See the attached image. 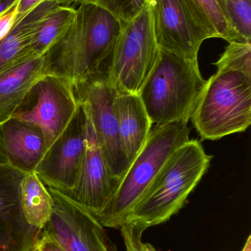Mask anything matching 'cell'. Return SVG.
Listing matches in <instances>:
<instances>
[{
  "mask_svg": "<svg viewBox=\"0 0 251 251\" xmlns=\"http://www.w3.org/2000/svg\"><path fill=\"white\" fill-rule=\"evenodd\" d=\"M187 121L152 126L141 150L124 176L112 200L96 217L105 228L119 229L153 178L174 151L190 140Z\"/></svg>",
  "mask_w": 251,
  "mask_h": 251,
  "instance_id": "obj_5",
  "label": "cell"
},
{
  "mask_svg": "<svg viewBox=\"0 0 251 251\" xmlns=\"http://www.w3.org/2000/svg\"><path fill=\"white\" fill-rule=\"evenodd\" d=\"M76 7L52 2L40 4L39 14L31 41L33 57L45 55L60 40L73 20Z\"/></svg>",
  "mask_w": 251,
  "mask_h": 251,
  "instance_id": "obj_17",
  "label": "cell"
},
{
  "mask_svg": "<svg viewBox=\"0 0 251 251\" xmlns=\"http://www.w3.org/2000/svg\"><path fill=\"white\" fill-rule=\"evenodd\" d=\"M227 13L236 32L251 41V0H225Z\"/></svg>",
  "mask_w": 251,
  "mask_h": 251,
  "instance_id": "obj_21",
  "label": "cell"
},
{
  "mask_svg": "<svg viewBox=\"0 0 251 251\" xmlns=\"http://www.w3.org/2000/svg\"><path fill=\"white\" fill-rule=\"evenodd\" d=\"M120 29V22L97 4H79L63 36L44 55L49 74L75 91L90 81L109 79Z\"/></svg>",
  "mask_w": 251,
  "mask_h": 251,
  "instance_id": "obj_1",
  "label": "cell"
},
{
  "mask_svg": "<svg viewBox=\"0 0 251 251\" xmlns=\"http://www.w3.org/2000/svg\"><path fill=\"white\" fill-rule=\"evenodd\" d=\"M28 173L0 164V251H30L41 231L27 223L20 201V185Z\"/></svg>",
  "mask_w": 251,
  "mask_h": 251,
  "instance_id": "obj_13",
  "label": "cell"
},
{
  "mask_svg": "<svg viewBox=\"0 0 251 251\" xmlns=\"http://www.w3.org/2000/svg\"><path fill=\"white\" fill-rule=\"evenodd\" d=\"M242 251H251V236L249 235Z\"/></svg>",
  "mask_w": 251,
  "mask_h": 251,
  "instance_id": "obj_28",
  "label": "cell"
},
{
  "mask_svg": "<svg viewBox=\"0 0 251 251\" xmlns=\"http://www.w3.org/2000/svg\"><path fill=\"white\" fill-rule=\"evenodd\" d=\"M119 141L130 165L146 143L152 125L138 94H117L113 101Z\"/></svg>",
  "mask_w": 251,
  "mask_h": 251,
  "instance_id": "obj_16",
  "label": "cell"
},
{
  "mask_svg": "<svg viewBox=\"0 0 251 251\" xmlns=\"http://www.w3.org/2000/svg\"><path fill=\"white\" fill-rule=\"evenodd\" d=\"M149 6L160 50L197 60L203 41L219 38L193 0H149Z\"/></svg>",
  "mask_w": 251,
  "mask_h": 251,
  "instance_id": "obj_7",
  "label": "cell"
},
{
  "mask_svg": "<svg viewBox=\"0 0 251 251\" xmlns=\"http://www.w3.org/2000/svg\"><path fill=\"white\" fill-rule=\"evenodd\" d=\"M32 249L36 251H66L55 239L44 231L40 233L38 240Z\"/></svg>",
  "mask_w": 251,
  "mask_h": 251,
  "instance_id": "obj_25",
  "label": "cell"
},
{
  "mask_svg": "<svg viewBox=\"0 0 251 251\" xmlns=\"http://www.w3.org/2000/svg\"><path fill=\"white\" fill-rule=\"evenodd\" d=\"M32 93L36 97L35 104L19 109L13 118L38 126L44 132L47 152L72 123L81 103L70 84L54 75L44 76Z\"/></svg>",
  "mask_w": 251,
  "mask_h": 251,
  "instance_id": "obj_10",
  "label": "cell"
},
{
  "mask_svg": "<svg viewBox=\"0 0 251 251\" xmlns=\"http://www.w3.org/2000/svg\"><path fill=\"white\" fill-rule=\"evenodd\" d=\"M159 51L148 4L134 19L121 24L109 77L116 94H138Z\"/></svg>",
  "mask_w": 251,
  "mask_h": 251,
  "instance_id": "obj_6",
  "label": "cell"
},
{
  "mask_svg": "<svg viewBox=\"0 0 251 251\" xmlns=\"http://www.w3.org/2000/svg\"><path fill=\"white\" fill-rule=\"evenodd\" d=\"M47 189L54 206L51 218L42 231L66 251H118L105 227L94 215L56 189Z\"/></svg>",
  "mask_w": 251,
  "mask_h": 251,
  "instance_id": "obj_9",
  "label": "cell"
},
{
  "mask_svg": "<svg viewBox=\"0 0 251 251\" xmlns=\"http://www.w3.org/2000/svg\"><path fill=\"white\" fill-rule=\"evenodd\" d=\"M47 75L44 56L20 62L0 73V126L13 117Z\"/></svg>",
  "mask_w": 251,
  "mask_h": 251,
  "instance_id": "obj_14",
  "label": "cell"
},
{
  "mask_svg": "<svg viewBox=\"0 0 251 251\" xmlns=\"http://www.w3.org/2000/svg\"><path fill=\"white\" fill-rule=\"evenodd\" d=\"M85 112L87 117L86 149L82 165L73 188L66 193H60L96 218L112 200L120 181L111 175L91 121Z\"/></svg>",
  "mask_w": 251,
  "mask_h": 251,
  "instance_id": "obj_12",
  "label": "cell"
},
{
  "mask_svg": "<svg viewBox=\"0 0 251 251\" xmlns=\"http://www.w3.org/2000/svg\"><path fill=\"white\" fill-rule=\"evenodd\" d=\"M0 164L10 165V162H9L8 156H7V152H6L5 146H4L1 126H0Z\"/></svg>",
  "mask_w": 251,
  "mask_h": 251,
  "instance_id": "obj_26",
  "label": "cell"
},
{
  "mask_svg": "<svg viewBox=\"0 0 251 251\" xmlns=\"http://www.w3.org/2000/svg\"><path fill=\"white\" fill-rule=\"evenodd\" d=\"M1 127L10 165L25 173L34 172L47 152L42 129L35 124L14 118Z\"/></svg>",
  "mask_w": 251,
  "mask_h": 251,
  "instance_id": "obj_15",
  "label": "cell"
},
{
  "mask_svg": "<svg viewBox=\"0 0 251 251\" xmlns=\"http://www.w3.org/2000/svg\"><path fill=\"white\" fill-rule=\"evenodd\" d=\"M39 10L40 5L0 41V73L20 62L35 58L29 47Z\"/></svg>",
  "mask_w": 251,
  "mask_h": 251,
  "instance_id": "obj_19",
  "label": "cell"
},
{
  "mask_svg": "<svg viewBox=\"0 0 251 251\" xmlns=\"http://www.w3.org/2000/svg\"><path fill=\"white\" fill-rule=\"evenodd\" d=\"M19 1L0 15V41L5 38L13 30L17 16Z\"/></svg>",
  "mask_w": 251,
  "mask_h": 251,
  "instance_id": "obj_24",
  "label": "cell"
},
{
  "mask_svg": "<svg viewBox=\"0 0 251 251\" xmlns=\"http://www.w3.org/2000/svg\"><path fill=\"white\" fill-rule=\"evenodd\" d=\"M205 85L191 117L202 140L246 131L251 123V45L231 42Z\"/></svg>",
  "mask_w": 251,
  "mask_h": 251,
  "instance_id": "obj_2",
  "label": "cell"
},
{
  "mask_svg": "<svg viewBox=\"0 0 251 251\" xmlns=\"http://www.w3.org/2000/svg\"><path fill=\"white\" fill-rule=\"evenodd\" d=\"M30 251H35V250H34L33 249H32V250H31Z\"/></svg>",
  "mask_w": 251,
  "mask_h": 251,
  "instance_id": "obj_31",
  "label": "cell"
},
{
  "mask_svg": "<svg viewBox=\"0 0 251 251\" xmlns=\"http://www.w3.org/2000/svg\"><path fill=\"white\" fill-rule=\"evenodd\" d=\"M218 2L220 3V4H221V7H222L223 10L224 12H225V14H226L227 16H228V13H227L226 6H225V0H218Z\"/></svg>",
  "mask_w": 251,
  "mask_h": 251,
  "instance_id": "obj_30",
  "label": "cell"
},
{
  "mask_svg": "<svg viewBox=\"0 0 251 251\" xmlns=\"http://www.w3.org/2000/svg\"><path fill=\"white\" fill-rule=\"evenodd\" d=\"M92 1L93 0H73L72 6L79 5V4H84V3H91L92 2Z\"/></svg>",
  "mask_w": 251,
  "mask_h": 251,
  "instance_id": "obj_29",
  "label": "cell"
},
{
  "mask_svg": "<svg viewBox=\"0 0 251 251\" xmlns=\"http://www.w3.org/2000/svg\"><path fill=\"white\" fill-rule=\"evenodd\" d=\"M20 0H0V15L10 9Z\"/></svg>",
  "mask_w": 251,
  "mask_h": 251,
  "instance_id": "obj_27",
  "label": "cell"
},
{
  "mask_svg": "<svg viewBox=\"0 0 251 251\" xmlns=\"http://www.w3.org/2000/svg\"><path fill=\"white\" fill-rule=\"evenodd\" d=\"M20 201L27 223L41 231L53 212V197L35 172L25 174L20 185Z\"/></svg>",
  "mask_w": 251,
  "mask_h": 251,
  "instance_id": "obj_18",
  "label": "cell"
},
{
  "mask_svg": "<svg viewBox=\"0 0 251 251\" xmlns=\"http://www.w3.org/2000/svg\"><path fill=\"white\" fill-rule=\"evenodd\" d=\"M75 91L91 121L111 175L121 182L130 164L119 141L113 107L116 91L107 79L90 81Z\"/></svg>",
  "mask_w": 251,
  "mask_h": 251,
  "instance_id": "obj_8",
  "label": "cell"
},
{
  "mask_svg": "<svg viewBox=\"0 0 251 251\" xmlns=\"http://www.w3.org/2000/svg\"><path fill=\"white\" fill-rule=\"evenodd\" d=\"M119 229L126 251H158L153 245L143 241L145 230L139 226L126 223Z\"/></svg>",
  "mask_w": 251,
  "mask_h": 251,
  "instance_id": "obj_23",
  "label": "cell"
},
{
  "mask_svg": "<svg viewBox=\"0 0 251 251\" xmlns=\"http://www.w3.org/2000/svg\"><path fill=\"white\" fill-rule=\"evenodd\" d=\"M205 17L212 24L220 38L228 43L245 41L236 32L218 0H193Z\"/></svg>",
  "mask_w": 251,
  "mask_h": 251,
  "instance_id": "obj_20",
  "label": "cell"
},
{
  "mask_svg": "<svg viewBox=\"0 0 251 251\" xmlns=\"http://www.w3.org/2000/svg\"><path fill=\"white\" fill-rule=\"evenodd\" d=\"M212 159L198 140L184 143L164 164L126 223L147 230L167 222L185 205Z\"/></svg>",
  "mask_w": 251,
  "mask_h": 251,
  "instance_id": "obj_3",
  "label": "cell"
},
{
  "mask_svg": "<svg viewBox=\"0 0 251 251\" xmlns=\"http://www.w3.org/2000/svg\"><path fill=\"white\" fill-rule=\"evenodd\" d=\"M206 83L197 60L160 50L138 95L152 125L189 122Z\"/></svg>",
  "mask_w": 251,
  "mask_h": 251,
  "instance_id": "obj_4",
  "label": "cell"
},
{
  "mask_svg": "<svg viewBox=\"0 0 251 251\" xmlns=\"http://www.w3.org/2000/svg\"><path fill=\"white\" fill-rule=\"evenodd\" d=\"M86 113L81 103L72 123L34 171L47 187L61 193L73 188L86 149Z\"/></svg>",
  "mask_w": 251,
  "mask_h": 251,
  "instance_id": "obj_11",
  "label": "cell"
},
{
  "mask_svg": "<svg viewBox=\"0 0 251 251\" xmlns=\"http://www.w3.org/2000/svg\"><path fill=\"white\" fill-rule=\"evenodd\" d=\"M91 3L104 9L123 24L139 14L149 4V0H93Z\"/></svg>",
  "mask_w": 251,
  "mask_h": 251,
  "instance_id": "obj_22",
  "label": "cell"
}]
</instances>
